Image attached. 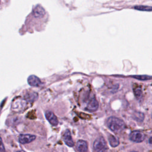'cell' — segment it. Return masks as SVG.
Segmentation results:
<instances>
[{
    "label": "cell",
    "instance_id": "6da1fadb",
    "mask_svg": "<svg viewBox=\"0 0 152 152\" xmlns=\"http://www.w3.org/2000/svg\"><path fill=\"white\" fill-rule=\"evenodd\" d=\"M106 125L107 127L115 133H119L122 132L125 128L124 122L116 117H109L106 121Z\"/></svg>",
    "mask_w": 152,
    "mask_h": 152
},
{
    "label": "cell",
    "instance_id": "7a4b0ae2",
    "mask_svg": "<svg viewBox=\"0 0 152 152\" xmlns=\"http://www.w3.org/2000/svg\"><path fill=\"white\" fill-rule=\"evenodd\" d=\"M93 148L96 152H107L108 150L106 142L102 137L96 139L93 143Z\"/></svg>",
    "mask_w": 152,
    "mask_h": 152
},
{
    "label": "cell",
    "instance_id": "3957f363",
    "mask_svg": "<svg viewBox=\"0 0 152 152\" xmlns=\"http://www.w3.org/2000/svg\"><path fill=\"white\" fill-rule=\"evenodd\" d=\"M145 138V134L140 131H134L129 135V139L135 142H141Z\"/></svg>",
    "mask_w": 152,
    "mask_h": 152
},
{
    "label": "cell",
    "instance_id": "277c9868",
    "mask_svg": "<svg viewBox=\"0 0 152 152\" xmlns=\"http://www.w3.org/2000/svg\"><path fill=\"white\" fill-rule=\"evenodd\" d=\"M36 139V136L31 134H21L18 137V141L21 144H25L33 141Z\"/></svg>",
    "mask_w": 152,
    "mask_h": 152
},
{
    "label": "cell",
    "instance_id": "5b68a950",
    "mask_svg": "<svg viewBox=\"0 0 152 152\" xmlns=\"http://www.w3.org/2000/svg\"><path fill=\"white\" fill-rule=\"evenodd\" d=\"M99 107V104L95 98L93 97L90 99L89 102L87 103L86 106V109L89 112H94L96 111Z\"/></svg>",
    "mask_w": 152,
    "mask_h": 152
},
{
    "label": "cell",
    "instance_id": "8992f818",
    "mask_svg": "<svg viewBox=\"0 0 152 152\" xmlns=\"http://www.w3.org/2000/svg\"><path fill=\"white\" fill-rule=\"evenodd\" d=\"M45 116L47 120L50 124L53 126H56L58 124V120L55 114L51 111H47L45 113Z\"/></svg>",
    "mask_w": 152,
    "mask_h": 152
},
{
    "label": "cell",
    "instance_id": "52a82bcc",
    "mask_svg": "<svg viewBox=\"0 0 152 152\" xmlns=\"http://www.w3.org/2000/svg\"><path fill=\"white\" fill-rule=\"evenodd\" d=\"M63 139L64 141L65 142V143L69 147H72L74 145V142L72 140L71 135V132L70 131L67 129L65 131V132L64 134L63 135Z\"/></svg>",
    "mask_w": 152,
    "mask_h": 152
},
{
    "label": "cell",
    "instance_id": "ba28073f",
    "mask_svg": "<svg viewBox=\"0 0 152 152\" xmlns=\"http://www.w3.org/2000/svg\"><path fill=\"white\" fill-rule=\"evenodd\" d=\"M28 83L29 85L33 87H38L40 86L41 84V81L40 80L36 75H32L29 76L28 78Z\"/></svg>",
    "mask_w": 152,
    "mask_h": 152
},
{
    "label": "cell",
    "instance_id": "9c48e42d",
    "mask_svg": "<svg viewBox=\"0 0 152 152\" xmlns=\"http://www.w3.org/2000/svg\"><path fill=\"white\" fill-rule=\"evenodd\" d=\"M33 14L36 17H42L45 14V10L41 5H37L33 10Z\"/></svg>",
    "mask_w": 152,
    "mask_h": 152
},
{
    "label": "cell",
    "instance_id": "30bf717a",
    "mask_svg": "<svg viewBox=\"0 0 152 152\" xmlns=\"http://www.w3.org/2000/svg\"><path fill=\"white\" fill-rule=\"evenodd\" d=\"M77 148L79 152H87L88 145L86 141L80 140L77 142Z\"/></svg>",
    "mask_w": 152,
    "mask_h": 152
},
{
    "label": "cell",
    "instance_id": "8fae6325",
    "mask_svg": "<svg viewBox=\"0 0 152 152\" xmlns=\"http://www.w3.org/2000/svg\"><path fill=\"white\" fill-rule=\"evenodd\" d=\"M109 141L110 145L113 147H117L119 144V141L118 138L113 135H110L109 136Z\"/></svg>",
    "mask_w": 152,
    "mask_h": 152
},
{
    "label": "cell",
    "instance_id": "7c38bea8",
    "mask_svg": "<svg viewBox=\"0 0 152 152\" xmlns=\"http://www.w3.org/2000/svg\"><path fill=\"white\" fill-rule=\"evenodd\" d=\"M38 97V95L36 93L34 92H29L28 93L26 94L25 96V99L28 102H33Z\"/></svg>",
    "mask_w": 152,
    "mask_h": 152
},
{
    "label": "cell",
    "instance_id": "4fadbf2b",
    "mask_svg": "<svg viewBox=\"0 0 152 152\" xmlns=\"http://www.w3.org/2000/svg\"><path fill=\"white\" fill-rule=\"evenodd\" d=\"M134 8L137 10L143 11H152V7L145 5H137L134 7Z\"/></svg>",
    "mask_w": 152,
    "mask_h": 152
},
{
    "label": "cell",
    "instance_id": "5bb4252c",
    "mask_svg": "<svg viewBox=\"0 0 152 152\" xmlns=\"http://www.w3.org/2000/svg\"><path fill=\"white\" fill-rule=\"evenodd\" d=\"M133 78L140 80H150L152 79V77L151 76H149V75H134L132 76Z\"/></svg>",
    "mask_w": 152,
    "mask_h": 152
},
{
    "label": "cell",
    "instance_id": "9a60e30c",
    "mask_svg": "<svg viewBox=\"0 0 152 152\" xmlns=\"http://www.w3.org/2000/svg\"><path fill=\"white\" fill-rule=\"evenodd\" d=\"M134 91L135 96L137 99H140L141 97V96H142V90H141V87H137V88H135Z\"/></svg>",
    "mask_w": 152,
    "mask_h": 152
},
{
    "label": "cell",
    "instance_id": "2e32d148",
    "mask_svg": "<svg viewBox=\"0 0 152 152\" xmlns=\"http://www.w3.org/2000/svg\"><path fill=\"white\" fill-rule=\"evenodd\" d=\"M134 118L138 121H142L144 119V114L141 112H137L134 114Z\"/></svg>",
    "mask_w": 152,
    "mask_h": 152
},
{
    "label": "cell",
    "instance_id": "e0dca14e",
    "mask_svg": "<svg viewBox=\"0 0 152 152\" xmlns=\"http://www.w3.org/2000/svg\"><path fill=\"white\" fill-rule=\"evenodd\" d=\"M4 151H5V147L2 142V138L0 137V152H4Z\"/></svg>",
    "mask_w": 152,
    "mask_h": 152
},
{
    "label": "cell",
    "instance_id": "ac0fdd59",
    "mask_svg": "<svg viewBox=\"0 0 152 152\" xmlns=\"http://www.w3.org/2000/svg\"><path fill=\"white\" fill-rule=\"evenodd\" d=\"M148 142H149V144H150L151 145H152V137H151L149 138Z\"/></svg>",
    "mask_w": 152,
    "mask_h": 152
},
{
    "label": "cell",
    "instance_id": "d6986e66",
    "mask_svg": "<svg viewBox=\"0 0 152 152\" xmlns=\"http://www.w3.org/2000/svg\"><path fill=\"white\" fill-rule=\"evenodd\" d=\"M17 152H25V151H23V150H20V151H17Z\"/></svg>",
    "mask_w": 152,
    "mask_h": 152
}]
</instances>
